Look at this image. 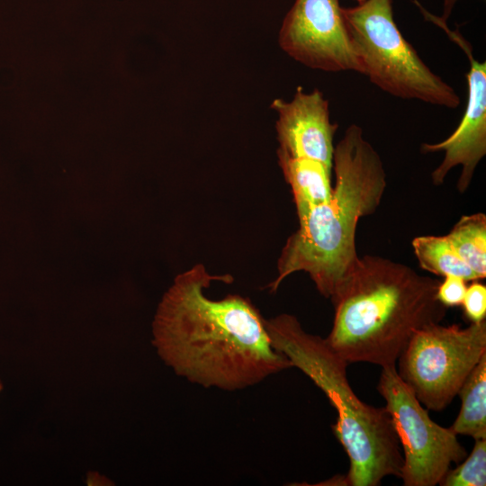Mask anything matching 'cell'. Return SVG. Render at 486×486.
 <instances>
[{
	"label": "cell",
	"mask_w": 486,
	"mask_h": 486,
	"mask_svg": "<svg viewBox=\"0 0 486 486\" xmlns=\"http://www.w3.org/2000/svg\"><path fill=\"white\" fill-rule=\"evenodd\" d=\"M2 390H3V384H2V382L0 381V392H2Z\"/></svg>",
	"instance_id": "d6986e66"
},
{
	"label": "cell",
	"mask_w": 486,
	"mask_h": 486,
	"mask_svg": "<svg viewBox=\"0 0 486 486\" xmlns=\"http://www.w3.org/2000/svg\"><path fill=\"white\" fill-rule=\"evenodd\" d=\"M213 281L230 284V274H210L197 264L178 274L158 304L152 343L175 373L205 388L237 391L292 367L271 345L265 319L238 294L220 300L204 293Z\"/></svg>",
	"instance_id": "6da1fadb"
},
{
	"label": "cell",
	"mask_w": 486,
	"mask_h": 486,
	"mask_svg": "<svg viewBox=\"0 0 486 486\" xmlns=\"http://www.w3.org/2000/svg\"><path fill=\"white\" fill-rule=\"evenodd\" d=\"M484 354L485 320L465 328L434 323L412 336L397 360V373L427 410L441 411Z\"/></svg>",
	"instance_id": "8992f818"
},
{
	"label": "cell",
	"mask_w": 486,
	"mask_h": 486,
	"mask_svg": "<svg viewBox=\"0 0 486 486\" xmlns=\"http://www.w3.org/2000/svg\"><path fill=\"white\" fill-rule=\"evenodd\" d=\"M271 108L277 113V150L291 158L320 161L333 169L338 124L331 122L328 101L319 89L305 93L298 87L291 101L274 99Z\"/></svg>",
	"instance_id": "30bf717a"
},
{
	"label": "cell",
	"mask_w": 486,
	"mask_h": 486,
	"mask_svg": "<svg viewBox=\"0 0 486 486\" xmlns=\"http://www.w3.org/2000/svg\"><path fill=\"white\" fill-rule=\"evenodd\" d=\"M278 164L292 189L298 220L328 202L332 194V169L320 161L291 158L277 150Z\"/></svg>",
	"instance_id": "8fae6325"
},
{
	"label": "cell",
	"mask_w": 486,
	"mask_h": 486,
	"mask_svg": "<svg viewBox=\"0 0 486 486\" xmlns=\"http://www.w3.org/2000/svg\"><path fill=\"white\" fill-rule=\"evenodd\" d=\"M377 390L385 400L384 408L400 446L403 485L439 484L451 464L467 455L457 435L430 418L428 410L399 376L396 365L382 367Z\"/></svg>",
	"instance_id": "52a82bcc"
},
{
	"label": "cell",
	"mask_w": 486,
	"mask_h": 486,
	"mask_svg": "<svg viewBox=\"0 0 486 486\" xmlns=\"http://www.w3.org/2000/svg\"><path fill=\"white\" fill-rule=\"evenodd\" d=\"M344 16L364 66V75L381 90L454 109L455 90L435 74L406 40L393 19L392 0H365L343 8Z\"/></svg>",
	"instance_id": "5b68a950"
},
{
	"label": "cell",
	"mask_w": 486,
	"mask_h": 486,
	"mask_svg": "<svg viewBox=\"0 0 486 486\" xmlns=\"http://www.w3.org/2000/svg\"><path fill=\"white\" fill-rule=\"evenodd\" d=\"M335 184L329 201L299 220L277 262V275L268 284L275 292L290 274L305 272L319 292L329 298L356 265V233L361 218L379 207L386 174L378 152L351 124L334 148Z\"/></svg>",
	"instance_id": "3957f363"
},
{
	"label": "cell",
	"mask_w": 486,
	"mask_h": 486,
	"mask_svg": "<svg viewBox=\"0 0 486 486\" xmlns=\"http://www.w3.org/2000/svg\"><path fill=\"white\" fill-rule=\"evenodd\" d=\"M446 238L460 257L480 277H486V215H463Z\"/></svg>",
	"instance_id": "5bb4252c"
},
{
	"label": "cell",
	"mask_w": 486,
	"mask_h": 486,
	"mask_svg": "<svg viewBox=\"0 0 486 486\" xmlns=\"http://www.w3.org/2000/svg\"><path fill=\"white\" fill-rule=\"evenodd\" d=\"M437 25L464 51L469 60L470 68L466 74L468 100L455 130L440 142L423 143L421 151L444 152L440 165L431 173L435 185L442 184L451 169L461 166L456 186L463 194L470 186L478 164L486 155V62H480L473 57L472 46L458 30H450L446 22Z\"/></svg>",
	"instance_id": "9c48e42d"
},
{
	"label": "cell",
	"mask_w": 486,
	"mask_h": 486,
	"mask_svg": "<svg viewBox=\"0 0 486 486\" xmlns=\"http://www.w3.org/2000/svg\"><path fill=\"white\" fill-rule=\"evenodd\" d=\"M278 43L310 68L364 74L339 0H295L283 21Z\"/></svg>",
	"instance_id": "ba28073f"
},
{
	"label": "cell",
	"mask_w": 486,
	"mask_h": 486,
	"mask_svg": "<svg viewBox=\"0 0 486 486\" xmlns=\"http://www.w3.org/2000/svg\"><path fill=\"white\" fill-rule=\"evenodd\" d=\"M265 327L272 346L304 373L338 412L332 430L349 458L346 484L377 486L385 477L400 478L403 457L390 414L357 397L347 380L348 363L325 338L305 331L293 315L265 319Z\"/></svg>",
	"instance_id": "277c9868"
},
{
	"label": "cell",
	"mask_w": 486,
	"mask_h": 486,
	"mask_svg": "<svg viewBox=\"0 0 486 486\" xmlns=\"http://www.w3.org/2000/svg\"><path fill=\"white\" fill-rule=\"evenodd\" d=\"M415 256L423 270L443 276L451 274L464 281H477L480 277L460 257L446 236H418L412 242Z\"/></svg>",
	"instance_id": "4fadbf2b"
},
{
	"label": "cell",
	"mask_w": 486,
	"mask_h": 486,
	"mask_svg": "<svg viewBox=\"0 0 486 486\" xmlns=\"http://www.w3.org/2000/svg\"><path fill=\"white\" fill-rule=\"evenodd\" d=\"M356 1L358 2V4H360V3H362V2H364L365 0H356Z\"/></svg>",
	"instance_id": "ffe728a7"
},
{
	"label": "cell",
	"mask_w": 486,
	"mask_h": 486,
	"mask_svg": "<svg viewBox=\"0 0 486 486\" xmlns=\"http://www.w3.org/2000/svg\"><path fill=\"white\" fill-rule=\"evenodd\" d=\"M467 289L466 281L457 275H446L437 288L436 297L446 308L463 303Z\"/></svg>",
	"instance_id": "e0dca14e"
},
{
	"label": "cell",
	"mask_w": 486,
	"mask_h": 486,
	"mask_svg": "<svg viewBox=\"0 0 486 486\" xmlns=\"http://www.w3.org/2000/svg\"><path fill=\"white\" fill-rule=\"evenodd\" d=\"M457 395L460 411L450 428L458 436L486 439V354L464 382Z\"/></svg>",
	"instance_id": "7c38bea8"
},
{
	"label": "cell",
	"mask_w": 486,
	"mask_h": 486,
	"mask_svg": "<svg viewBox=\"0 0 486 486\" xmlns=\"http://www.w3.org/2000/svg\"><path fill=\"white\" fill-rule=\"evenodd\" d=\"M441 486H485L486 485V439H475L469 455L454 469H449Z\"/></svg>",
	"instance_id": "9a60e30c"
},
{
	"label": "cell",
	"mask_w": 486,
	"mask_h": 486,
	"mask_svg": "<svg viewBox=\"0 0 486 486\" xmlns=\"http://www.w3.org/2000/svg\"><path fill=\"white\" fill-rule=\"evenodd\" d=\"M456 0H445L444 14L440 19L446 22Z\"/></svg>",
	"instance_id": "ac0fdd59"
},
{
	"label": "cell",
	"mask_w": 486,
	"mask_h": 486,
	"mask_svg": "<svg viewBox=\"0 0 486 486\" xmlns=\"http://www.w3.org/2000/svg\"><path fill=\"white\" fill-rule=\"evenodd\" d=\"M462 305L471 322H481L486 317V287L480 283L467 286Z\"/></svg>",
	"instance_id": "2e32d148"
},
{
	"label": "cell",
	"mask_w": 486,
	"mask_h": 486,
	"mask_svg": "<svg viewBox=\"0 0 486 486\" xmlns=\"http://www.w3.org/2000/svg\"><path fill=\"white\" fill-rule=\"evenodd\" d=\"M439 284L405 264L360 256L330 297L328 345L348 364L396 365L412 336L446 315L436 297Z\"/></svg>",
	"instance_id": "7a4b0ae2"
}]
</instances>
